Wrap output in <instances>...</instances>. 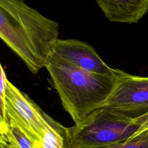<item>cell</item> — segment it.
I'll return each mask as SVG.
<instances>
[{
    "mask_svg": "<svg viewBox=\"0 0 148 148\" xmlns=\"http://www.w3.org/2000/svg\"><path fill=\"white\" fill-rule=\"evenodd\" d=\"M49 125L42 141L43 148H69L67 127H65L51 117Z\"/></svg>",
    "mask_w": 148,
    "mask_h": 148,
    "instance_id": "9c48e42d",
    "label": "cell"
},
{
    "mask_svg": "<svg viewBox=\"0 0 148 148\" xmlns=\"http://www.w3.org/2000/svg\"><path fill=\"white\" fill-rule=\"evenodd\" d=\"M0 134L1 148H36L20 128L6 119L1 121Z\"/></svg>",
    "mask_w": 148,
    "mask_h": 148,
    "instance_id": "ba28073f",
    "label": "cell"
},
{
    "mask_svg": "<svg viewBox=\"0 0 148 148\" xmlns=\"http://www.w3.org/2000/svg\"></svg>",
    "mask_w": 148,
    "mask_h": 148,
    "instance_id": "7c38bea8",
    "label": "cell"
},
{
    "mask_svg": "<svg viewBox=\"0 0 148 148\" xmlns=\"http://www.w3.org/2000/svg\"><path fill=\"white\" fill-rule=\"evenodd\" d=\"M101 148H148V128L126 140Z\"/></svg>",
    "mask_w": 148,
    "mask_h": 148,
    "instance_id": "30bf717a",
    "label": "cell"
},
{
    "mask_svg": "<svg viewBox=\"0 0 148 148\" xmlns=\"http://www.w3.org/2000/svg\"><path fill=\"white\" fill-rule=\"evenodd\" d=\"M95 1L106 18L114 23H138L148 10V0Z\"/></svg>",
    "mask_w": 148,
    "mask_h": 148,
    "instance_id": "52a82bcc",
    "label": "cell"
},
{
    "mask_svg": "<svg viewBox=\"0 0 148 148\" xmlns=\"http://www.w3.org/2000/svg\"><path fill=\"white\" fill-rule=\"evenodd\" d=\"M35 147H36V148H43V147H41V146H35Z\"/></svg>",
    "mask_w": 148,
    "mask_h": 148,
    "instance_id": "8fae6325",
    "label": "cell"
},
{
    "mask_svg": "<svg viewBox=\"0 0 148 148\" xmlns=\"http://www.w3.org/2000/svg\"><path fill=\"white\" fill-rule=\"evenodd\" d=\"M52 54L76 67L91 72L112 75L116 71V68L110 67L103 61L91 45L80 40L58 39Z\"/></svg>",
    "mask_w": 148,
    "mask_h": 148,
    "instance_id": "8992f818",
    "label": "cell"
},
{
    "mask_svg": "<svg viewBox=\"0 0 148 148\" xmlns=\"http://www.w3.org/2000/svg\"><path fill=\"white\" fill-rule=\"evenodd\" d=\"M59 24L25 0H0V38L33 74L45 66L58 40Z\"/></svg>",
    "mask_w": 148,
    "mask_h": 148,
    "instance_id": "6da1fadb",
    "label": "cell"
},
{
    "mask_svg": "<svg viewBox=\"0 0 148 148\" xmlns=\"http://www.w3.org/2000/svg\"><path fill=\"white\" fill-rule=\"evenodd\" d=\"M45 68L64 109L75 124L105 105L117 83L114 74L103 75L76 67L53 54Z\"/></svg>",
    "mask_w": 148,
    "mask_h": 148,
    "instance_id": "7a4b0ae2",
    "label": "cell"
},
{
    "mask_svg": "<svg viewBox=\"0 0 148 148\" xmlns=\"http://www.w3.org/2000/svg\"><path fill=\"white\" fill-rule=\"evenodd\" d=\"M140 130L134 119L102 106L67 127L69 148H101L126 140Z\"/></svg>",
    "mask_w": 148,
    "mask_h": 148,
    "instance_id": "3957f363",
    "label": "cell"
},
{
    "mask_svg": "<svg viewBox=\"0 0 148 148\" xmlns=\"http://www.w3.org/2000/svg\"><path fill=\"white\" fill-rule=\"evenodd\" d=\"M116 85L103 106L135 119L148 113V77L131 75L117 68Z\"/></svg>",
    "mask_w": 148,
    "mask_h": 148,
    "instance_id": "5b68a950",
    "label": "cell"
},
{
    "mask_svg": "<svg viewBox=\"0 0 148 148\" xmlns=\"http://www.w3.org/2000/svg\"><path fill=\"white\" fill-rule=\"evenodd\" d=\"M1 98V121H11L32 141L41 146L49 125V116L26 94L7 81L4 95Z\"/></svg>",
    "mask_w": 148,
    "mask_h": 148,
    "instance_id": "277c9868",
    "label": "cell"
}]
</instances>
